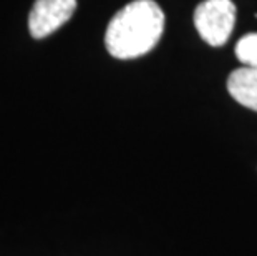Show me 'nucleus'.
Segmentation results:
<instances>
[{"label": "nucleus", "mask_w": 257, "mask_h": 256, "mask_svg": "<svg viewBox=\"0 0 257 256\" xmlns=\"http://www.w3.org/2000/svg\"><path fill=\"white\" fill-rule=\"evenodd\" d=\"M165 32V14L155 0H135L110 20L105 45L110 55L131 60L146 55Z\"/></svg>", "instance_id": "nucleus-1"}, {"label": "nucleus", "mask_w": 257, "mask_h": 256, "mask_svg": "<svg viewBox=\"0 0 257 256\" xmlns=\"http://www.w3.org/2000/svg\"><path fill=\"white\" fill-rule=\"evenodd\" d=\"M234 22L236 5L231 0H204L194 10L196 30L211 47H222L229 40Z\"/></svg>", "instance_id": "nucleus-2"}, {"label": "nucleus", "mask_w": 257, "mask_h": 256, "mask_svg": "<svg viewBox=\"0 0 257 256\" xmlns=\"http://www.w3.org/2000/svg\"><path fill=\"white\" fill-rule=\"evenodd\" d=\"M76 0H37L29 15V30L34 39H45L72 19Z\"/></svg>", "instance_id": "nucleus-3"}, {"label": "nucleus", "mask_w": 257, "mask_h": 256, "mask_svg": "<svg viewBox=\"0 0 257 256\" xmlns=\"http://www.w3.org/2000/svg\"><path fill=\"white\" fill-rule=\"evenodd\" d=\"M227 90L237 103L257 112V68L234 70L227 78Z\"/></svg>", "instance_id": "nucleus-4"}, {"label": "nucleus", "mask_w": 257, "mask_h": 256, "mask_svg": "<svg viewBox=\"0 0 257 256\" xmlns=\"http://www.w3.org/2000/svg\"><path fill=\"white\" fill-rule=\"evenodd\" d=\"M236 57L244 67L257 68V32L239 39L236 43Z\"/></svg>", "instance_id": "nucleus-5"}]
</instances>
